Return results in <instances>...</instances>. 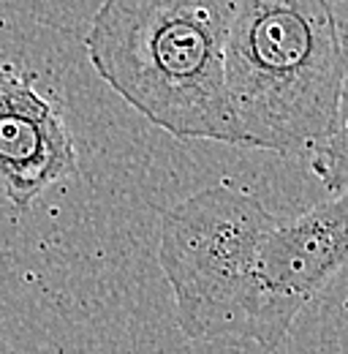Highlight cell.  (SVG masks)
<instances>
[{"label":"cell","instance_id":"5b68a950","mask_svg":"<svg viewBox=\"0 0 348 354\" xmlns=\"http://www.w3.org/2000/svg\"><path fill=\"white\" fill-rule=\"evenodd\" d=\"M77 169V142L63 109L30 74L0 66V199L28 210Z\"/></svg>","mask_w":348,"mask_h":354},{"label":"cell","instance_id":"7a4b0ae2","mask_svg":"<svg viewBox=\"0 0 348 354\" xmlns=\"http://www.w3.org/2000/svg\"><path fill=\"white\" fill-rule=\"evenodd\" d=\"M343 80L329 0H240L226 44L237 147L310 156L329 131Z\"/></svg>","mask_w":348,"mask_h":354},{"label":"cell","instance_id":"8992f818","mask_svg":"<svg viewBox=\"0 0 348 354\" xmlns=\"http://www.w3.org/2000/svg\"><path fill=\"white\" fill-rule=\"evenodd\" d=\"M340 41H343V80H340L335 118L324 142L307 156L310 172L318 177V183L329 194L348 191V22H340Z\"/></svg>","mask_w":348,"mask_h":354},{"label":"cell","instance_id":"3957f363","mask_svg":"<svg viewBox=\"0 0 348 354\" xmlns=\"http://www.w3.org/2000/svg\"><path fill=\"white\" fill-rule=\"evenodd\" d=\"M275 226L259 196L234 183L207 185L164 213L158 262L185 338L231 344L256 257Z\"/></svg>","mask_w":348,"mask_h":354},{"label":"cell","instance_id":"277c9868","mask_svg":"<svg viewBox=\"0 0 348 354\" xmlns=\"http://www.w3.org/2000/svg\"><path fill=\"white\" fill-rule=\"evenodd\" d=\"M348 270V191L278 221L261 245L231 344L278 349L297 316Z\"/></svg>","mask_w":348,"mask_h":354},{"label":"cell","instance_id":"6da1fadb","mask_svg":"<svg viewBox=\"0 0 348 354\" xmlns=\"http://www.w3.org/2000/svg\"><path fill=\"white\" fill-rule=\"evenodd\" d=\"M240 0H101L85 33L93 71L174 139L240 145L226 44Z\"/></svg>","mask_w":348,"mask_h":354}]
</instances>
